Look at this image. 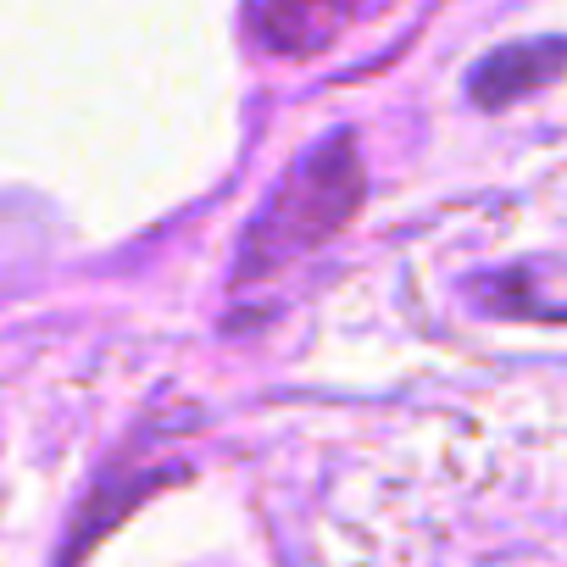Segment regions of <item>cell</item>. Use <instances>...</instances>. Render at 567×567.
Here are the masks:
<instances>
[{
	"label": "cell",
	"instance_id": "obj_1",
	"mask_svg": "<svg viewBox=\"0 0 567 567\" xmlns=\"http://www.w3.org/2000/svg\"><path fill=\"white\" fill-rule=\"evenodd\" d=\"M357 206H362V156L351 134H334L284 173L272 200L256 212V223L239 239L234 278L256 284L267 272H284L290 261L312 256L357 217Z\"/></svg>",
	"mask_w": 567,
	"mask_h": 567
},
{
	"label": "cell",
	"instance_id": "obj_2",
	"mask_svg": "<svg viewBox=\"0 0 567 567\" xmlns=\"http://www.w3.org/2000/svg\"><path fill=\"white\" fill-rule=\"evenodd\" d=\"M561 68H567V40H517V45L489 51V56L473 68L467 90H473L478 106H512L517 95L550 84Z\"/></svg>",
	"mask_w": 567,
	"mask_h": 567
},
{
	"label": "cell",
	"instance_id": "obj_3",
	"mask_svg": "<svg viewBox=\"0 0 567 567\" xmlns=\"http://www.w3.org/2000/svg\"><path fill=\"white\" fill-rule=\"evenodd\" d=\"M357 12V0H267L261 7V45L278 56L323 51Z\"/></svg>",
	"mask_w": 567,
	"mask_h": 567
}]
</instances>
